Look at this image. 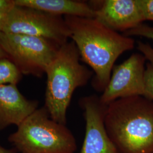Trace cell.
<instances>
[{
	"label": "cell",
	"mask_w": 153,
	"mask_h": 153,
	"mask_svg": "<svg viewBox=\"0 0 153 153\" xmlns=\"http://www.w3.org/2000/svg\"><path fill=\"white\" fill-rule=\"evenodd\" d=\"M81 60L94 72L92 86L103 92L108 84L115 61L124 52L134 48L135 41L106 27L95 18L64 16Z\"/></svg>",
	"instance_id": "6da1fadb"
},
{
	"label": "cell",
	"mask_w": 153,
	"mask_h": 153,
	"mask_svg": "<svg viewBox=\"0 0 153 153\" xmlns=\"http://www.w3.org/2000/svg\"><path fill=\"white\" fill-rule=\"evenodd\" d=\"M104 126L120 153H153V100L143 96L107 105Z\"/></svg>",
	"instance_id": "7a4b0ae2"
},
{
	"label": "cell",
	"mask_w": 153,
	"mask_h": 153,
	"mask_svg": "<svg viewBox=\"0 0 153 153\" xmlns=\"http://www.w3.org/2000/svg\"><path fill=\"white\" fill-rule=\"evenodd\" d=\"M81 57L75 43L61 45L54 60L47 69V77L44 107L50 117L66 125V112L77 88L88 84L94 72L80 62Z\"/></svg>",
	"instance_id": "3957f363"
},
{
	"label": "cell",
	"mask_w": 153,
	"mask_h": 153,
	"mask_svg": "<svg viewBox=\"0 0 153 153\" xmlns=\"http://www.w3.org/2000/svg\"><path fill=\"white\" fill-rule=\"evenodd\" d=\"M8 141L21 153H74L77 149L72 132L53 120L44 106L23 121Z\"/></svg>",
	"instance_id": "277c9868"
},
{
	"label": "cell",
	"mask_w": 153,
	"mask_h": 153,
	"mask_svg": "<svg viewBox=\"0 0 153 153\" xmlns=\"http://www.w3.org/2000/svg\"><path fill=\"white\" fill-rule=\"evenodd\" d=\"M0 45L22 75L38 77L45 74L61 46L47 39L4 33H0Z\"/></svg>",
	"instance_id": "5b68a950"
},
{
	"label": "cell",
	"mask_w": 153,
	"mask_h": 153,
	"mask_svg": "<svg viewBox=\"0 0 153 153\" xmlns=\"http://www.w3.org/2000/svg\"><path fill=\"white\" fill-rule=\"evenodd\" d=\"M3 33L43 38L60 45L71 36L63 16L16 5L8 13Z\"/></svg>",
	"instance_id": "8992f818"
},
{
	"label": "cell",
	"mask_w": 153,
	"mask_h": 153,
	"mask_svg": "<svg viewBox=\"0 0 153 153\" xmlns=\"http://www.w3.org/2000/svg\"><path fill=\"white\" fill-rule=\"evenodd\" d=\"M146 59L141 53H133L119 65L114 66L108 85L100 97L105 105L116 99L145 95Z\"/></svg>",
	"instance_id": "52a82bcc"
},
{
	"label": "cell",
	"mask_w": 153,
	"mask_h": 153,
	"mask_svg": "<svg viewBox=\"0 0 153 153\" xmlns=\"http://www.w3.org/2000/svg\"><path fill=\"white\" fill-rule=\"evenodd\" d=\"M85 120V136L79 153H120L109 138L104 126L107 105L96 95L79 101Z\"/></svg>",
	"instance_id": "ba28073f"
},
{
	"label": "cell",
	"mask_w": 153,
	"mask_h": 153,
	"mask_svg": "<svg viewBox=\"0 0 153 153\" xmlns=\"http://www.w3.org/2000/svg\"><path fill=\"white\" fill-rule=\"evenodd\" d=\"M93 7L94 18L116 32L126 33L145 21L139 0H105Z\"/></svg>",
	"instance_id": "9c48e42d"
},
{
	"label": "cell",
	"mask_w": 153,
	"mask_h": 153,
	"mask_svg": "<svg viewBox=\"0 0 153 153\" xmlns=\"http://www.w3.org/2000/svg\"><path fill=\"white\" fill-rule=\"evenodd\" d=\"M38 105V101L26 98L16 85H0V131L11 125L18 126Z\"/></svg>",
	"instance_id": "30bf717a"
},
{
	"label": "cell",
	"mask_w": 153,
	"mask_h": 153,
	"mask_svg": "<svg viewBox=\"0 0 153 153\" xmlns=\"http://www.w3.org/2000/svg\"><path fill=\"white\" fill-rule=\"evenodd\" d=\"M16 5L25 6L52 14L94 18L95 10L87 2L73 0H15Z\"/></svg>",
	"instance_id": "8fae6325"
},
{
	"label": "cell",
	"mask_w": 153,
	"mask_h": 153,
	"mask_svg": "<svg viewBox=\"0 0 153 153\" xmlns=\"http://www.w3.org/2000/svg\"><path fill=\"white\" fill-rule=\"evenodd\" d=\"M124 35L129 37L131 36H140L153 40V27L142 23L136 27L124 33ZM137 49L153 66V48L151 45L148 43L138 41L137 42Z\"/></svg>",
	"instance_id": "7c38bea8"
},
{
	"label": "cell",
	"mask_w": 153,
	"mask_h": 153,
	"mask_svg": "<svg viewBox=\"0 0 153 153\" xmlns=\"http://www.w3.org/2000/svg\"><path fill=\"white\" fill-rule=\"evenodd\" d=\"M22 74L11 61L7 58L0 59V85L18 83Z\"/></svg>",
	"instance_id": "4fadbf2b"
},
{
	"label": "cell",
	"mask_w": 153,
	"mask_h": 153,
	"mask_svg": "<svg viewBox=\"0 0 153 153\" xmlns=\"http://www.w3.org/2000/svg\"><path fill=\"white\" fill-rule=\"evenodd\" d=\"M144 79V97L153 100V66L149 62L146 63Z\"/></svg>",
	"instance_id": "5bb4252c"
},
{
	"label": "cell",
	"mask_w": 153,
	"mask_h": 153,
	"mask_svg": "<svg viewBox=\"0 0 153 153\" xmlns=\"http://www.w3.org/2000/svg\"><path fill=\"white\" fill-rule=\"evenodd\" d=\"M145 21H153V0H139Z\"/></svg>",
	"instance_id": "9a60e30c"
},
{
	"label": "cell",
	"mask_w": 153,
	"mask_h": 153,
	"mask_svg": "<svg viewBox=\"0 0 153 153\" xmlns=\"http://www.w3.org/2000/svg\"><path fill=\"white\" fill-rule=\"evenodd\" d=\"M15 6V0H0V13H9Z\"/></svg>",
	"instance_id": "2e32d148"
},
{
	"label": "cell",
	"mask_w": 153,
	"mask_h": 153,
	"mask_svg": "<svg viewBox=\"0 0 153 153\" xmlns=\"http://www.w3.org/2000/svg\"><path fill=\"white\" fill-rule=\"evenodd\" d=\"M8 16V13H0V33H3L5 27Z\"/></svg>",
	"instance_id": "e0dca14e"
},
{
	"label": "cell",
	"mask_w": 153,
	"mask_h": 153,
	"mask_svg": "<svg viewBox=\"0 0 153 153\" xmlns=\"http://www.w3.org/2000/svg\"><path fill=\"white\" fill-rule=\"evenodd\" d=\"M0 153H19V152L16 148H13L10 149H8L0 145Z\"/></svg>",
	"instance_id": "ac0fdd59"
},
{
	"label": "cell",
	"mask_w": 153,
	"mask_h": 153,
	"mask_svg": "<svg viewBox=\"0 0 153 153\" xmlns=\"http://www.w3.org/2000/svg\"><path fill=\"white\" fill-rule=\"evenodd\" d=\"M4 58H7V56L4 51L2 49V47L0 45V59H4Z\"/></svg>",
	"instance_id": "d6986e66"
}]
</instances>
